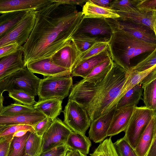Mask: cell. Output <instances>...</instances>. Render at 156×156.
I'll return each mask as SVG.
<instances>
[{"label": "cell", "instance_id": "6da1fadb", "mask_svg": "<svg viewBox=\"0 0 156 156\" xmlns=\"http://www.w3.org/2000/svg\"><path fill=\"white\" fill-rule=\"evenodd\" d=\"M83 16L75 5L53 2L37 11L33 29L21 47L25 66L51 57L71 42Z\"/></svg>", "mask_w": 156, "mask_h": 156}, {"label": "cell", "instance_id": "7a4b0ae2", "mask_svg": "<svg viewBox=\"0 0 156 156\" xmlns=\"http://www.w3.org/2000/svg\"><path fill=\"white\" fill-rule=\"evenodd\" d=\"M127 71L114 62L111 69L101 82L94 83L83 79L73 85L68 100L82 106L91 123L117 105Z\"/></svg>", "mask_w": 156, "mask_h": 156}, {"label": "cell", "instance_id": "3957f363", "mask_svg": "<svg viewBox=\"0 0 156 156\" xmlns=\"http://www.w3.org/2000/svg\"><path fill=\"white\" fill-rule=\"evenodd\" d=\"M108 50L113 61L126 71L131 67L130 60L135 49L150 43L125 32L112 30Z\"/></svg>", "mask_w": 156, "mask_h": 156}, {"label": "cell", "instance_id": "277c9868", "mask_svg": "<svg viewBox=\"0 0 156 156\" xmlns=\"http://www.w3.org/2000/svg\"><path fill=\"white\" fill-rule=\"evenodd\" d=\"M40 80L25 67L0 80V92L20 90L35 97Z\"/></svg>", "mask_w": 156, "mask_h": 156}, {"label": "cell", "instance_id": "5b68a950", "mask_svg": "<svg viewBox=\"0 0 156 156\" xmlns=\"http://www.w3.org/2000/svg\"><path fill=\"white\" fill-rule=\"evenodd\" d=\"M72 76L47 77L41 79L37 89L39 100L68 96L73 85Z\"/></svg>", "mask_w": 156, "mask_h": 156}, {"label": "cell", "instance_id": "8992f818", "mask_svg": "<svg viewBox=\"0 0 156 156\" xmlns=\"http://www.w3.org/2000/svg\"><path fill=\"white\" fill-rule=\"evenodd\" d=\"M156 111L145 106L134 107L123 137L134 149L152 117L156 115Z\"/></svg>", "mask_w": 156, "mask_h": 156}, {"label": "cell", "instance_id": "52a82bcc", "mask_svg": "<svg viewBox=\"0 0 156 156\" xmlns=\"http://www.w3.org/2000/svg\"><path fill=\"white\" fill-rule=\"evenodd\" d=\"M105 20L112 30L122 31L142 41L156 44V34L147 26L120 17Z\"/></svg>", "mask_w": 156, "mask_h": 156}, {"label": "cell", "instance_id": "ba28073f", "mask_svg": "<svg viewBox=\"0 0 156 156\" xmlns=\"http://www.w3.org/2000/svg\"><path fill=\"white\" fill-rule=\"evenodd\" d=\"M37 11H27L16 26L0 38V48L15 43L22 46L27 40L33 29Z\"/></svg>", "mask_w": 156, "mask_h": 156}, {"label": "cell", "instance_id": "9c48e42d", "mask_svg": "<svg viewBox=\"0 0 156 156\" xmlns=\"http://www.w3.org/2000/svg\"><path fill=\"white\" fill-rule=\"evenodd\" d=\"M63 112V122L73 132L85 135L91 124L86 110L73 101L68 100Z\"/></svg>", "mask_w": 156, "mask_h": 156}, {"label": "cell", "instance_id": "30bf717a", "mask_svg": "<svg viewBox=\"0 0 156 156\" xmlns=\"http://www.w3.org/2000/svg\"><path fill=\"white\" fill-rule=\"evenodd\" d=\"M72 132L63 122L57 118L42 137L41 152L65 144Z\"/></svg>", "mask_w": 156, "mask_h": 156}, {"label": "cell", "instance_id": "8fae6325", "mask_svg": "<svg viewBox=\"0 0 156 156\" xmlns=\"http://www.w3.org/2000/svg\"><path fill=\"white\" fill-rule=\"evenodd\" d=\"M112 34V29L105 19L83 16L78 28L73 36L84 34L92 37L110 38Z\"/></svg>", "mask_w": 156, "mask_h": 156}, {"label": "cell", "instance_id": "7c38bea8", "mask_svg": "<svg viewBox=\"0 0 156 156\" xmlns=\"http://www.w3.org/2000/svg\"><path fill=\"white\" fill-rule=\"evenodd\" d=\"M52 2L51 0H0V13L38 11Z\"/></svg>", "mask_w": 156, "mask_h": 156}, {"label": "cell", "instance_id": "4fadbf2b", "mask_svg": "<svg viewBox=\"0 0 156 156\" xmlns=\"http://www.w3.org/2000/svg\"><path fill=\"white\" fill-rule=\"evenodd\" d=\"M26 67L33 73L44 76H61L71 74L69 70L58 66L52 61L51 57L33 61L28 63Z\"/></svg>", "mask_w": 156, "mask_h": 156}, {"label": "cell", "instance_id": "5bb4252c", "mask_svg": "<svg viewBox=\"0 0 156 156\" xmlns=\"http://www.w3.org/2000/svg\"><path fill=\"white\" fill-rule=\"evenodd\" d=\"M116 109V105L107 113L91 123L89 136L94 142H101L107 136L108 131Z\"/></svg>", "mask_w": 156, "mask_h": 156}, {"label": "cell", "instance_id": "9a60e30c", "mask_svg": "<svg viewBox=\"0 0 156 156\" xmlns=\"http://www.w3.org/2000/svg\"><path fill=\"white\" fill-rule=\"evenodd\" d=\"M80 54L71 41L56 52L51 58L55 64L69 70L71 73Z\"/></svg>", "mask_w": 156, "mask_h": 156}, {"label": "cell", "instance_id": "2e32d148", "mask_svg": "<svg viewBox=\"0 0 156 156\" xmlns=\"http://www.w3.org/2000/svg\"><path fill=\"white\" fill-rule=\"evenodd\" d=\"M135 106L116 109L108 131L107 136H112L124 131L130 121Z\"/></svg>", "mask_w": 156, "mask_h": 156}, {"label": "cell", "instance_id": "e0dca14e", "mask_svg": "<svg viewBox=\"0 0 156 156\" xmlns=\"http://www.w3.org/2000/svg\"><path fill=\"white\" fill-rule=\"evenodd\" d=\"M21 48L0 58V80L14 72L25 67Z\"/></svg>", "mask_w": 156, "mask_h": 156}, {"label": "cell", "instance_id": "ac0fdd59", "mask_svg": "<svg viewBox=\"0 0 156 156\" xmlns=\"http://www.w3.org/2000/svg\"><path fill=\"white\" fill-rule=\"evenodd\" d=\"M46 117L44 114L35 110L33 112L18 115H0V125L23 124L33 127Z\"/></svg>", "mask_w": 156, "mask_h": 156}, {"label": "cell", "instance_id": "d6986e66", "mask_svg": "<svg viewBox=\"0 0 156 156\" xmlns=\"http://www.w3.org/2000/svg\"><path fill=\"white\" fill-rule=\"evenodd\" d=\"M115 11L120 17L128 19L147 26L156 34V12H146L139 10L135 11Z\"/></svg>", "mask_w": 156, "mask_h": 156}, {"label": "cell", "instance_id": "ffe728a7", "mask_svg": "<svg viewBox=\"0 0 156 156\" xmlns=\"http://www.w3.org/2000/svg\"><path fill=\"white\" fill-rule=\"evenodd\" d=\"M109 56L107 48L100 54L77 63L71 71L72 76L85 78L95 66L105 61Z\"/></svg>", "mask_w": 156, "mask_h": 156}, {"label": "cell", "instance_id": "44dd1931", "mask_svg": "<svg viewBox=\"0 0 156 156\" xmlns=\"http://www.w3.org/2000/svg\"><path fill=\"white\" fill-rule=\"evenodd\" d=\"M63 100L60 98L39 100L33 107L35 110L54 121L62 112Z\"/></svg>", "mask_w": 156, "mask_h": 156}, {"label": "cell", "instance_id": "7402d4cb", "mask_svg": "<svg viewBox=\"0 0 156 156\" xmlns=\"http://www.w3.org/2000/svg\"><path fill=\"white\" fill-rule=\"evenodd\" d=\"M156 136V115L152 117L134 149L138 156H145Z\"/></svg>", "mask_w": 156, "mask_h": 156}, {"label": "cell", "instance_id": "603a6c76", "mask_svg": "<svg viewBox=\"0 0 156 156\" xmlns=\"http://www.w3.org/2000/svg\"><path fill=\"white\" fill-rule=\"evenodd\" d=\"M82 13L83 16L89 18L100 19H114L119 18L120 16L110 7H104L93 3L88 0L83 5Z\"/></svg>", "mask_w": 156, "mask_h": 156}, {"label": "cell", "instance_id": "cb8c5ba5", "mask_svg": "<svg viewBox=\"0 0 156 156\" xmlns=\"http://www.w3.org/2000/svg\"><path fill=\"white\" fill-rule=\"evenodd\" d=\"M65 144L68 150L73 151L78 150L87 155L89 153L91 143L85 135L73 131L69 136Z\"/></svg>", "mask_w": 156, "mask_h": 156}, {"label": "cell", "instance_id": "d4e9b609", "mask_svg": "<svg viewBox=\"0 0 156 156\" xmlns=\"http://www.w3.org/2000/svg\"><path fill=\"white\" fill-rule=\"evenodd\" d=\"M155 69H156V65L142 71L129 69L127 71V76L119 97V101L128 90L140 83L147 75Z\"/></svg>", "mask_w": 156, "mask_h": 156}, {"label": "cell", "instance_id": "484cf974", "mask_svg": "<svg viewBox=\"0 0 156 156\" xmlns=\"http://www.w3.org/2000/svg\"><path fill=\"white\" fill-rule=\"evenodd\" d=\"M28 11H20L2 14L0 16V38L16 26Z\"/></svg>", "mask_w": 156, "mask_h": 156}, {"label": "cell", "instance_id": "4316f807", "mask_svg": "<svg viewBox=\"0 0 156 156\" xmlns=\"http://www.w3.org/2000/svg\"><path fill=\"white\" fill-rule=\"evenodd\" d=\"M113 64L110 55L105 61L95 66L90 73L83 79L94 83H99L107 76Z\"/></svg>", "mask_w": 156, "mask_h": 156}, {"label": "cell", "instance_id": "83f0119b", "mask_svg": "<svg viewBox=\"0 0 156 156\" xmlns=\"http://www.w3.org/2000/svg\"><path fill=\"white\" fill-rule=\"evenodd\" d=\"M143 90L140 83L128 90L117 103V109L130 106H136L142 99Z\"/></svg>", "mask_w": 156, "mask_h": 156}, {"label": "cell", "instance_id": "f1b7e54d", "mask_svg": "<svg viewBox=\"0 0 156 156\" xmlns=\"http://www.w3.org/2000/svg\"><path fill=\"white\" fill-rule=\"evenodd\" d=\"M108 38L92 37L84 34L73 36L71 41L80 54L84 52L96 42Z\"/></svg>", "mask_w": 156, "mask_h": 156}, {"label": "cell", "instance_id": "f546056e", "mask_svg": "<svg viewBox=\"0 0 156 156\" xmlns=\"http://www.w3.org/2000/svg\"><path fill=\"white\" fill-rule=\"evenodd\" d=\"M143 100L147 108L156 110V79L144 86Z\"/></svg>", "mask_w": 156, "mask_h": 156}, {"label": "cell", "instance_id": "4dcf8cb0", "mask_svg": "<svg viewBox=\"0 0 156 156\" xmlns=\"http://www.w3.org/2000/svg\"><path fill=\"white\" fill-rule=\"evenodd\" d=\"M109 39L107 38L96 42L85 52L80 54L75 66L77 63L98 55L106 50L108 48Z\"/></svg>", "mask_w": 156, "mask_h": 156}, {"label": "cell", "instance_id": "1f68e13d", "mask_svg": "<svg viewBox=\"0 0 156 156\" xmlns=\"http://www.w3.org/2000/svg\"><path fill=\"white\" fill-rule=\"evenodd\" d=\"M31 132L27 131L21 137H13L10 144L8 156H23L25 154V144Z\"/></svg>", "mask_w": 156, "mask_h": 156}, {"label": "cell", "instance_id": "d6a6232c", "mask_svg": "<svg viewBox=\"0 0 156 156\" xmlns=\"http://www.w3.org/2000/svg\"><path fill=\"white\" fill-rule=\"evenodd\" d=\"M42 137L34 132H31L25 145V154L30 156H38L41 152Z\"/></svg>", "mask_w": 156, "mask_h": 156}, {"label": "cell", "instance_id": "836d02e7", "mask_svg": "<svg viewBox=\"0 0 156 156\" xmlns=\"http://www.w3.org/2000/svg\"><path fill=\"white\" fill-rule=\"evenodd\" d=\"M112 136L105 140L90 154V156H119L112 143Z\"/></svg>", "mask_w": 156, "mask_h": 156}, {"label": "cell", "instance_id": "e575fe53", "mask_svg": "<svg viewBox=\"0 0 156 156\" xmlns=\"http://www.w3.org/2000/svg\"><path fill=\"white\" fill-rule=\"evenodd\" d=\"M35 111L33 106L15 102L4 107L0 115L10 116L31 112Z\"/></svg>", "mask_w": 156, "mask_h": 156}, {"label": "cell", "instance_id": "d590c367", "mask_svg": "<svg viewBox=\"0 0 156 156\" xmlns=\"http://www.w3.org/2000/svg\"><path fill=\"white\" fill-rule=\"evenodd\" d=\"M8 92L9 97L15 101V102L31 106H33L37 102L35 100V97L25 91L12 90Z\"/></svg>", "mask_w": 156, "mask_h": 156}, {"label": "cell", "instance_id": "8d00e7d4", "mask_svg": "<svg viewBox=\"0 0 156 156\" xmlns=\"http://www.w3.org/2000/svg\"><path fill=\"white\" fill-rule=\"evenodd\" d=\"M139 0H112L110 7L115 10L122 11H135L138 10L136 5Z\"/></svg>", "mask_w": 156, "mask_h": 156}, {"label": "cell", "instance_id": "74e56055", "mask_svg": "<svg viewBox=\"0 0 156 156\" xmlns=\"http://www.w3.org/2000/svg\"><path fill=\"white\" fill-rule=\"evenodd\" d=\"M114 144L119 156H138L135 149L124 137L118 140Z\"/></svg>", "mask_w": 156, "mask_h": 156}, {"label": "cell", "instance_id": "f35d334b", "mask_svg": "<svg viewBox=\"0 0 156 156\" xmlns=\"http://www.w3.org/2000/svg\"><path fill=\"white\" fill-rule=\"evenodd\" d=\"M156 65V49L147 57L129 69L135 71H142L147 70Z\"/></svg>", "mask_w": 156, "mask_h": 156}, {"label": "cell", "instance_id": "ab89813d", "mask_svg": "<svg viewBox=\"0 0 156 156\" xmlns=\"http://www.w3.org/2000/svg\"><path fill=\"white\" fill-rule=\"evenodd\" d=\"M53 121L51 118L46 117L33 127L35 133L38 136L42 137L49 129Z\"/></svg>", "mask_w": 156, "mask_h": 156}, {"label": "cell", "instance_id": "60d3db41", "mask_svg": "<svg viewBox=\"0 0 156 156\" xmlns=\"http://www.w3.org/2000/svg\"><path fill=\"white\" fill-rule=\"evenodd\" d=\"M21 130L35 133L34 129L32 126L26 125L18 124L11 126L5 129L0 133V137L14 134L15 132Z\"/></svg>", "mask_w": 156, "mask_h": 156}, {"label": "cell", "instance_id": "b9f144b4", "mask_svg": "<svg viewBox=\"0 0 156 156\" xmlns=\"http://www.w3.org/2000/svg\"><path fill=\"white\" fill-rule=\"evenodd\" d=\"M136 7L141 11L156 12V0H139Z\"/></svg>", "mask_w": 156, "mask_h": 156}, {"label": "cell", "instance_id": "7bdbcfd3", "mask_svg": "<svg viewBox=\"0 0 156 156\" xmlns=\"http://www.w3.org/2000/svg\"><path fill=\"white\" fill-rule=\"evenodd\" d=\"M68 150L65 144L55 147L44 152H41L38 156H61Z\"/></svg>", "mask_w": 156, "mask_h": 156}, {"label": "cell", "instance_id": "ee69618b", "mask_svg": "<svg viewBox=\"0 0 156 156\" xmlns=\"http://www.w3.org/2000/svg\"><path fill=\"white\" fill-rule=\"evenodd\" d=\"M17 43L11 44L0 48V58L9 55L21 48Z\"/></svg>", "mask_w": 156, "mask_h": 156}, {"label": "cell", "instance_id": "f6af8a7d", "mask_svg": "<svg viewBox=\"0 0 156 156\" xmlns=\"http://www.w3.org/2000/svg\"><path fill=\"white\" fill-rule=\"evenodd\" d=\"M13 134L7 135L6 137L0 142V156H8L11 141Z\"/></svg>", "mask_w": 156, "mask_h": 156}, {"label": "cell", "instance_id": "bcb514c9", "mask_svg": "<svg viewBox=\"0 0 156 156\" xmlns=\"http://www.w3.org/2000/svg\"><path fill=\"white\" fill-rule=\"evenodd\" d=\"M156 49V44L150 43L136 48L131 56V58L142 53L153 51Z\"/></svg>", "mask_w": 156, "mask_h": 156}, {"label": "cell", "instance_id": "7dc6e473", "mask_svg": "<svg viewBox=\"0 0 156 156\" xmlns=\"http://www.w3.org/2000/svg\"><path fill=\"white\" fill-rule=\"evenodd\" d=\"M88 0H51L53 2L75 5H80L81 6L87 2Z\"/></svg>", "mask_w": 156, "mask_h": 156}, {"label": "cell", "instance_id": "c3c4849f", "mask_svg": "<svg viewBox=\"0 0 156 156\" xmlns=\"http://www.w3.org/2000/svg\"><path fill=\"white\" fill-rule=\"evenodd\" d=\"M156 79V69H154L147 75L140 82L141 86L144 85Z\"/></svg>", "mask_w": 156, "mask_h": 156}, {"label": "cell", "instance_id": "681fc988", "mask_svg": "<svg viewBox=\"0 0 156 156\" xmlns=\"http://www.w3.org/2000/svg\"><path fill=\"white\" fill-rule=\"evenodd\" d=\"M145 156H156V136Z\"/></svg>", "mask_w": 156, "mask_h": 156}, {"label": "cell", "instance_id": "f907efd6", "mask_svg": "<svg viewBox=\"0 0 156 156\" xmlns=\"http://www.w3.org/2000/svg\"><path fill=\"white\" fill-rule=\"evenodd\" d=\"M94 4L101 7H109L112 0H90Z\"/></svg>", "mask_w": 156, "mask_h": 156}, {"label": "cell", "instance_id": "816d5d0a", "mask_svg": "<svg viewBox=\"0 0 156 156\" xmlns=\"http://www.w3.org/2000/svg\"><path fill=\"white\" fill-rule=\"evenodd\" d=\"M66 156H87L81 153L78 150L71 151L68 150L66 153Z\"/></svg>", "mask_w": 156, "mask_h": 156}, {"label": "cell", "instance_id": "f5cc1de1", "mask_svg": "<svg viewBox=\"0 0 156 156\" xmlns=\"http://www.w3.org/2000/svg\"><path fill=\"white\" fill-rule=\"evenodd\" d=\"M28 131L24 130L19 131L15 132L13 135V137H20L24 136Z\"/></svg>", "mask_w": 156, "mask_h": 156}, {"label": "cell", "instance_id": "db71d44e", "mask_svg": "<svg viewBox=\"0 0 156 156\" xmlns=\"http://www.w3.org/2000/svg\"><path fill=\"white\" fill-rule=\"evenodd\" d=\"M4 98L2 95V93L0 92V115L4 107L3 103Z\"/></svg>", "mask_w": 156, "mask_h": 156}, {"label": "cell", "instance_id": "11a10c76", "mask_svg": "<svg viewBox=\"0 0 156 156\" xmlns=\"http://www.w3.org/2000/svg\"><path fill=\"white\" fill-rule=\"evenodd\" d=\"M10 126H11L0 125V133Z\"/></svg>", "mask_w": 156, "mask_h": 156}, {"label": "cell", "instance_id": "9f6ffc18", "mask_svg": "<svg viewBox=\"0 0 156 156\" xmlns=\"http://www.w3.org/2000/svg\"><path fill=\"white\" fill-rule=\"evenodd\" d=\"M7 136L0 137V142L5 139L6 137Z\"/></svg>", "mask_w": 156, "mask_h": 156}, {"label": "cell", "instance_id": "6f0895ef", "mask_svg": "<svg viewBox=\"0 0 156 156\" xmlns=\"http://www.w3.org/2000/svg\"><path fill=\"white\" fill-rule=\"evenodd\" d=\"M66 152L61 156H66Z\"/></svg>", "mask_w": 156, "mask_h": 156}, {"label": "cell", "instance_id": "680465c9", "mask_svg": "<svg viewBox=\"0 0 156 156\" xmlns=\"http://www.w3.org/2000/svg\"><path fill=\"white\" fill-rule=\"evenodd\" d=\"M29 156V155H27V154H25L24 156Z\"/></svg>", "mask_w": 156, "mask_h": 156}]
</instances>
